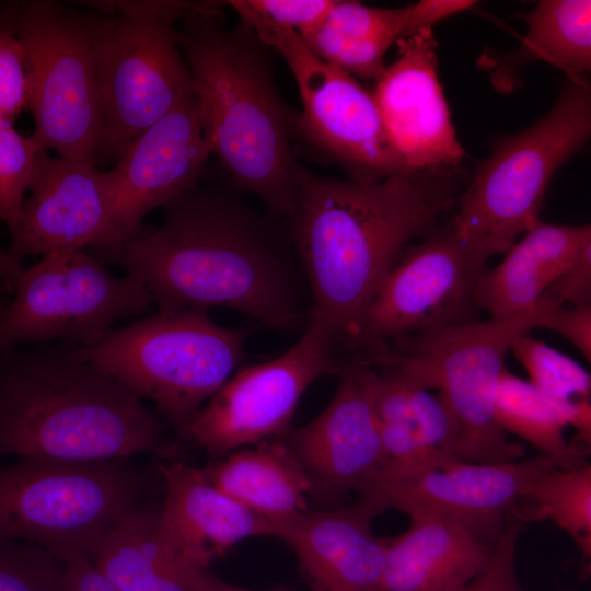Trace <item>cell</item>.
Returning a JSON list of instances; mask_svg holds the SVG:
<instances>
[{"label": "cell", "instance_id": "cell-31", "mask_svg": "<svg viewBox=\"0 0 591 591\" xmlns=\"http://www.w3.org/2000/svg\"><path fill=\"white\" fill-rule=\"evenodd\" d=\"M40 150L32 135L23 136L13 124L0 121V223L8 227L9 233L20 219Z\"/></svg>", "mask_w": 591, "mask_h": 591}, {"label": "cell", "instance_id": "cell-39", "mask_svg": "<svg viewBox=\"0 0 591 591\" xmlns=\"http://www.w3.org/2000/svg\"><path fill=\"white\" fill-rule=\"evenodd\" d=\"M476 2L471 0H421L405 7L399 39L410 37L445 18L462 12Z\"/></svg>", "mask_w": 591, "mask_h": 591}, {"label": "cell", "instance_id": "cell-33", "mask_svg": "<svg viewBox=\"0 0 591 591\" xmlns=\"http://www.w3.org/2000/svg\"><path fill=\"white\" fill-rule=\"evenodd\" d=\"M30 72L25 49L0 5V121L13 124L28 108Z\"/></svg>", "mask_w": 591, "mask_h": 591}, {"label": "cell", "instance_id": "cell-34", "mask_svg": "<svg viewBox=\"0 0 591 591\" xmlns=\"http://www.w3.org/2000/svg\"><path fill=\"white\" fill-rule=\"evenodd\" d=\"M405 7L374 8L355 1H335L323 24L351 38L399 39Z\"/></svg>", "mask_w": 591, "mask_h": 591}, {"label": "cell", "instance_id": "cell-21", "mask_svg": "<svg viewBox=\"0 0 591 591\" xmlns=\"http://www.w3.org/2000/svg\"><path fill=\"white\" fill-rule=\"evenodd\" d=\"M378 514L357 500L310 509L279 537L294 554L311 591H382L386 537L372 532Z\"/></svg>", "mask_w": 591, "mask_h": 591}, {"label": "cell", "instance_id": "cell-12", "mask_svg": "<svg viewBox=\"0 0 591 591\" xmlns=\"http://www.w3.org/2000/svg\"><path fill=\"white\" fill-rule=\"evenodd\" d=\"M225 4L288 65L302 102L296 130L313 148L357 181L412 172L392 143L372 93L356 78L315 56L297 32L263 20L240 0Z\"/></svg>", "mask_w": 591, "mask_h": 591}, {"label": "cell", "instance_id": "cell-10", "mask_svg": "<svg viewBox=\"0 0 591 591\" xmlns=\"http://www.w3.org/2000/svg\"><path fill=\"white\" fill-rule=\"evenodd\" d=\"M99 3L93 7L117 13L109 16L97 53L104 158L117 160L139 135L194 92L177 40V22L197 3Z\"/></svg>", "mask_w": 591, "mask_h": 591}, {"label": "cell", "instance_id": "cell-26", "mask_svg": "<svg viewBox=\"0 0 591 591\" xmlns=\"http://www.w3.org/2000/svg\"><path fill=\"white\" fill-rule=\"evenodd\" d=\"M523 18L526 34L517 49L479 59L497 91L515 90L522 68L536 60L558 67L568 79H587L591 69L590 0H543Z\"/></svg>", "mask_w": 591, "mask_h": 591}, {"label": "cell", "instance_id": "cell-27", "mask_svg": "<svg viewBox=\"0 0 591 591\" xmlns=\"http://www.w3.org/2000/svg\"><path fill=\"white\" fill-rule=\"evenodd\" d=\"M495 418L506 433L521 438L540 454L555 459L561 467L588 463L586 449L568 442L564 430L571 426L579 440L590 444V401H555L506 368L496 389Z\"/></svg>", "mask_w": 591, "mask_h": 591}, {"label": "cell", "instance_id": "cell-38", "mask_svg": "<svg viewBox=\"0 0 591 591\" xmlns=\"http://www.w3.org/2000/svg\"><path fill=\"white\" fill-rule=\"evenodd\" d=\"M547 291L564 305L591 304V245L580 253Z\"/></svg>", "mask_w": 591, "mask_h": 591}, {"label": "cell", "instance_id": "cell-7", "mask_svg": "<svg viewBox=\"0 0 591 591\" xmlns=\"http://www.w3.org/2000/svg\"><path fill=\"white\" fill-rule=\"evenodd\" d=\"M248 335L216 324L207 310L184 309L109 329L80 348L178 431L240 367Z\"/></svg>", "mask_w": 591, "mask_h": 591}, {"label": "cell", "instance_id": "cell-19", "mask_svg": "<svg viewBox=\"0 0 591 591\" xmlns=\"http://www.w3.org/2000/svg\"><path fill=\"white\" fill-rule=\"evenodd\" d=\"M396 44L397 58L375 79L372 92L389 137L412 172L455 166L465 152L438 79L432 31Z\"/></svg>", "mask_w": 591, "mask_h": 591}, {"label": "cell", "instance_id": "cell-43", "mask_svg": "<svg viewBox=\"0 0 591 591\" xmlns=\"http://www.w3.org/2000/svg\"><path fill=\"white\" fill-rule=\"evenodd\" d=\"M4 306V304L2 303L1 301V298H0V310Z\"/></svg>", "mask_w": 591, "mask_h": 591}, {"label": "cell", "instance_id": "cell-4", "mask_svg": "<svg viewBox=\"0 0 591 591\" xmlns=\"http://www.w3.org/2000/svg\"><path fill=\"white\" fill-rule=\"evenodd\" d=\"M170 448L142 399L79 345L0 354V460L114 461Z\"/></svg>", "mask_w": 591, "mask_h": 591}, {"label": "cell", "instance_id": "cell-15", "mask_svg": "<svg viewBox=\"0 0 591 591\" xmlns=\"http://www.w3.org/2000/svg\"><path fill=\"white\" fill-rule=\"evenodd\" d=\"M561 467L547 455L507 463L457 461L405 475H378L359 496L378 515L387 509L431 514L495 546L508 512L546 471Z\"/></svg>", "mask_w": 591, "mask_h": 591}, {"label": "cell", "instance_id": "cell-8", "mask_svg": "<svg viewBox=\"0 0 591 591\" xmlns=\"http://www.w3.org/2000/svg\"><path fill=\"white\" fill-rule=\"evenodd\" d=\"M590 131V83L568 79L542 118L501 139L479 163L450 222L455 233L493 256L506 253L541 222L553 175L586 143Z\"/></svg>", "mask_w": 591, "mask_h": 591}, {"label": "cell", "instance_id": "cell-37", "mask_svg": "<svg viewBox=\"0 0 591 591\" xmlns=\"http://www.w3.org/2000/svg\"><path fill=\"white\" fill-rule=\"evenodd\" d=\"M558 333L570 341L590 363L591 304L566 306L558 304L543 316L538 328Z\"/></svg>", "mask_w": 591, "mask_h": 591}, {"label": "cell", "instance_id": "cell-3", "mask_svg": "<svg viewBox=\"0 0 591 591\" xmlns=\"http://www.w3.org/2000/svg\"><path fill=\"white\" fill-rule=\"evenodd\" d=\"M219 7L197 3L177 27L204 135L234 190L256 195L268 213L287 220L303 170L291 148L296 117L275 83L269 47L242 22L223 25Z\"/></svg>", "mask_w": 591, "mask_h": 591}, {"label": "cell", "instance_id": "cell-17", "mask_svg": "<svg viewBox=\"0 0 591 591\" xmlns=\"http://www.w3.org/2000/svg\"><path fill=\"white\" fill-rule=\"evenodd\" d=\"M210 154L194 90L102 171L111 220L123 241L147 233L148 212L197 185Z\"/></svg>", "mask_w": 591, "mask_h": 591}, {"label": "cell", "instance_id": "cell-5", "mask_svg": "<svg viewBox=\"0 0 591 591\" xmlns=\"http://www.w3.org/2000/svg\"><path fill=\"white\" fill-rule=\"evenodd\" d=\"M561 304L549 292L531 309L430 333L364 345L352 354L373 368L391 369L427 390H437L456 431L460 457L468 462L520 460L524 448L508 439L495 418V395L512 343L538 328Z\"/></svg>", "mask_w": 591, "mask_h": 591}, {"label": "cell", "instance_id": "cell-24", "mask_svg": "<svg viewBox=\"0 0 591 591\" xmlns=\"http://www.w3.org/2000/svg\"><path fill=\"white\" fill-rule=\"evenodd\" d=\"M199 468L223 493L276 525L278 537L311 509L312 483L282 438L237 449Z\"/></svg>", "mask_w": 591, "mask_h": 591}, {"label": "cell", "instance_id": "cell-30", "mask_svg": "<svg viewBox=\"0 0 591 591\" xmlns=\"http://www.w3.org/2000/svg\"><path fill=\"white\" fill-rule=\"evenodd\" d=\"M306 47L323 61L354 78L376 79L385 68L384 57L394 44L390 38H351L321 23L299 34Z\"/></svg>", "mask_w": 591, "mask_h": 591}, {"label": "cell", "instance_id": "cell-18", "mask_svg": "<svg viewBox=\"0 0 591 591\" xmlns=\"http://www.w3.org/2000/svg\"><path fill=\"white\" fill-rule=\"evenodd\" d=\"M20 219L10 232L12 256L105 250L123 243L115 230L102 171L88 162L36 157Z\"/></svg>", "mask_w": 591, "mask_h": 591}, {"label": "cell", "instance_id": "cell-9", "mask_svg": "<svg viewBox=\"0 0 591 591\" xmlns=\"http://www.w3.org/2000/svg\"><path fill=\"white\" fill-rule=\"evenodd\" d=\"M150 477L129 460L18 459L0 464V537L36 543L60 560L91 555L131 508Z\"/></svg>", "mask_w": 591, "mask_h": 591}, {"label": "cell", "instance_id": "cell-28", "mask_svg": "<svg viewBox=\"0 0 591 591\" xmlns=\"http://www.w3.org/2000/svg\"><path fill=\"white\" fill-rule=\"evenodd\" d=\"M532 505L531 520H552L591 555V466L554 467L536 478L522 498ZM524 517V518H525Z\"/></svg>", "mask_w": 591, "mask_h": 591}, {"label": "cell", "instance_id": "cell-29", "mask_svg": "<svg viewBox=\"0 0 591 591\" xmlns=\"http://www.w3.org/2000/svg\"><path fill=\"white\" fill-rule=\"evenodd\" d=\"M510 351L529 382L546 396L558 402L590 401V374L568 356L529 335L517 338Z\"/></svg>", "mask_w": 591, "mask_h": 591}, {"label": "cell", "instance_id": "cell-32", "mask_svg": "<svg viewBox=\"0 0 591 591\" xmlns=\"http://www.w3.org/2000/svg\"><path fill=\"white\" fill-rule=\"evenodd\" d=\"M63 561L28 541L0 537V591H54Z\"/></svg>", "mask_w": 591, "mask_h": 591}, {"label": "cell", "instance_id": "cell-2", "mask_svg": "<svg viewBox=\"0 0 591 591\" xmlns=\"http://www.w3.org/2000/svg\"><path fill=\"white\" fill-rule=\"evenodd\" d=\"M451 188L439 172L344 181L303 167L286 221L310 290L309 321L347 348L409 243L455 202Z\"/></svg>", "mask_w": 591, "mask_h": 591}, {"label": "cell", "instance_id": "cell-14", "mask_svg": "<svg viewBox=\"0 0 591 591\" xmlns=\"http://www.w3.org/2000/svg\"><path fill=\"white\" fill-rule=\"evenodd\" d=\"M490 257L462 240L451 223L437 228L405 250L347 348L478 321L477 291Z\"/></svg>", "mask_w": 591, "mask_h": 591}, {"label": "cell", "instance_id": "cell-42", "mask_svg": "<svg viewBox=\"0 0 591 591\" xmlns=\"http://www.w3.org/2000/svg\"><path fill=\"white\" fill-rule=\"evenodd\" d=\"M208 591H253V590L229 584L227 582L219 580L217 577L212 576ZM276 591H282V590H276Z\"/></svg>", "mask_w": 591, "mask_h": 591}, {"label": "cell", "instance_id": "cell-41", "mask_svg": "<svg viewBox=\"0 0 591 591\" xmlns=\"http://www.w3.org/2000/svg\"><path fill=\"white\" fill-rule=\"evenodd\" d=\"M21 260L0 246V296L3 291H13L14 285L23 270Z\"/></svg>", "mask_w": 591, "mask_h": 591}, {"label": "cell", "instance_id": "cell-1", "mask_svg": "<svg viewBox=\"0 0 591 591\" xmlns=\"http://www.w3.org/2000/svg\"><path fill=\"white\" fill-rule=\"evenodd\" d=\"M164 211L159 229L97 251L138 277L159 312L222 306L262 327L308 324L310 290L286 220L197 185Z\"/></svg>", "mask_w": 591, "mask_h": 591}, {"label": "cell", "instance_id": "cell-20", "mask_svg": "<svg viewBox=\"0 0 591 591\" xmlns=\"http://www.w3.org/2000/svg\"><path fill=\"white\" fill-rule=\"evenodd\" d=\"M164 457L157 465L164 488L159 529L187 563L209 570L216 558L246 538H278L276 525L210 483L199 467L171 454Z\"/></svg>", "mask_w": 591, "mask_h": 591}, {"label": "cell", "instance_id": "cell-6", "mask_svg": "<svg viewBox=\"0 0 591 591\" xmlns=\"http://www.w3.org/2000/svg\"><path fill=\"white\" fill-rule=\"evenodd\" d=\"M3 11L27 57L32 137L59 158L96 165L105 146L97 53L109 16L42 0Z\"/></svg>", "mask_w": 591, "mask_h": 591}, {"label": "cell", "instance_id": "cell-11", "mask_svg": "<svg viewBox=\"0 0 591 591\" xmlns=\"http://www.w3.org/2000/svg\"><path fill=\"white\" fill-rule=\"evenodd\" d=\"M13 292L0 310V354L58 341L90 346L152 302L138 277H117L84 251L42 256L22 270Z\"/></svg>", "mask_w": 591, "mask_h": 591}, {"label": "cell", "instance_id": "cell-13", "mask_svg": "<svg viewBox=\"0 0 591 591\" xmlns=\"http://www.w3.org/2000/svg\"><path fill=\"white\" fill-rule=\"evenodd\" d=\"M340 345L309 321L303 336L266 362L241 366L179 430V436L221 457L241 448L283 438L298 404L318 378L337 373Z\"/></svg>", "mask_w": 591, "mask_h": 591}, {"label": "cell", "instance_id": "cell-25", "mask_svg": "<svg viewBox=\"0 0 591 591\" xmlns=\"http://www.w3.org/2000/svg\"><path fill=\"white\" fill-rule=\"evenodd\" d=\"M589 245L590 224L538 222L484 273L477 291L480 310L506 317L533 308Z\"/></svg>", "mask_w": 591, "mask_h": 591}, {"label": "cell", "instance_id": "cell-35", "mask_svg": "<svg viewBox=\"0 0 591 591\" xmlns=\"http://www.w3.org/2000/svg\"><path fill=\"white\" fill-rule=\"evenodd\" d=\"M521 532L518 517L510 511L486 568L465 591H526L517 573V546Z\"/></svg>", "mask_w": 591, "mask_h": 591}, {"label": "cell", "instance_id": "cell-16", "mask_svg": "<svg viewBox=\"0 0 591 591\" xmlns=\"http://www.w3.org/2000/svg\"><path fill=\"white\" fill-rule=\"evenodd\" d=\"M337 374L338 385L328 405L282 438L306 472L313 496L327 502L359 496L383 466L376 369L352 355L341 360Z\"/></svg>", "mask_w": 591, "mask_h": 591}, {"label": "cell", "instance_id": "cell-23", "mask_svg": "<svg viewBox=\"0 0 591 591\" xmlns=\"http://www.w3.org/2000/svg\"><path fill=\"white\" fill-rule=\"evenodd\" d=\"M160 505L146 501L103 535L90 558L121 591H208L212 578L187 563L159 529Z\"/></svg>", "mask_w": 591, "mask_h": 591}, {"label": "cell", "instance_id": "cell-22", "mask_svg": "<svg viewBox=\"0 0 591 591\" xmlns=\"http://www.w3.org/2000/svg\"><path fill=\"white\" fill-rule=\"evenodd\" d=\"M408 528L386 537L382 591H465L486 568L494 546L431 514H410Z\"/></svg>", "mask_w": 591, "mask_h": 591}, {"label": "cell", "instance_id": "cell-36", "mask_svg": "<svg viewBox=\"0 0 591 591\" xmlns=\"http://www.w3.org/2000/svg\"><path fill=\"white\" fill-rule=\"evenodd\" d=\"M263 20L302 34L324 22L333 0H240Z\"/></svg>", "mask_w": 591, "mask_h": 591}, {"label": "cell", "instance_id": "cell-40", "mask_svg": "<svg viewBox=\"0 0 591 591\" xmlns=\"http://www.w3.org/2000/svg\"><path fill=\"white\" fill-rule=\"evenodd\" d=\"M54 591H121L93 565L85 555L63 561V568Z\"/></svg>", "mask_w": 591, "mask_h": 591}]
</instances>
